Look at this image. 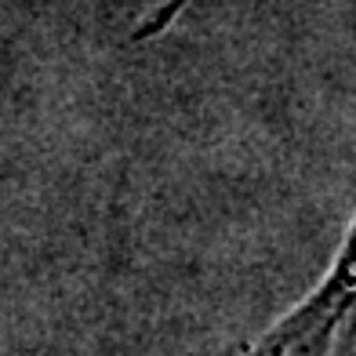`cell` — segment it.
I'll return each mask as SVG.
<instances>
[{"mask_svg": "<svg viewBox=\"0 0 356 356\" xmlns=\"http://www.w3.org/2000/svg\"><path fill=\"white\" fill-rule=\"evenodd\" d=\"M349 309H353V248L342 251L338 266L327 273V280L295 313H287L277 327H269L240 356H327Z\"/></svg>", "mask_w": 356, "mask_h": 356, "instance_id": "cell-1", "label": "cell"}]
</instances>
